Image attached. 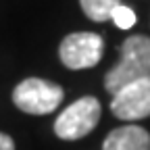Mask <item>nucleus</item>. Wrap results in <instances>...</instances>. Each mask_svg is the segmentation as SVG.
<instances>
[{
	"mask_svg": "<svg viewBox=\"0 0 150 150\" xmlns=\"http://www.w3.org/2000/svg\"><path fill=\"white\" fill-rule=\"evenodd\" d=\"M110 21L115 23L119 29H131L136 25V13L131 11L129 6H125V4H119L115 11H112V15H110Z\"/></svg>",
	"mask_w": 150,
	"mask_h": 150,
	"instance_id": "6e6552de",
	"label": "nucleus"
},
{
	"mask_svg": "<svg viewBox=\"0 0 150 150\" xmlns=\"http://www.w3.org/2000/svg\"><path fill=\"white\" fill-rule=\"evenodd\" d=\"M0 150H15V142L11 136L0 134Z\"/></svg>",
	"mask_w": 150,
	"mask_h": 150,
	"instance_id": "1a4fd4ad",
	"label": "nucleus"
},
{
	"mask_svg": "<svg viewBox=\"0 0 150 150\" xmlns=\"http://www.w3.org/2000/svg\"><path fill=\"white\" fill-rule=\"evenodd\" d=\"M65 92L61 86L40 77H27L13 90V102L27 115H48L63 102Z\"/></svg>",
	"mask_w": 150,
	"mask_h": 150,
	"instance_id": "7ed1b4c3",
	"label": "nucleus"
},
{
	"mask_svg": "<svg viewBox=\"0 0 150 150\" xmlns=\"http://www.w3.org/2000/svg\"><path fill=\"white\" fill-rule=\"evenodd\" d=\"M102 50H104L102 35L92 31H75V33H69L61 42L59 56L67 69L81 71V69L96 67L102 59Z\"/></svg>",
	"mask_w": 150,
	"mask_h": 150,
	"instance_id": "20e7f679",
	"label": "nucleus"
},
{
	"mask_svg": "<svg viewBox=\"0 0 150 150\" xmlns=\"http://www.w3.org/2000/svg\"><path fill=\"white\" fill-rule=\"evenodd\" d=\"M79 4L88 19L96 23H104L110 21V15L121 4V0H79Z\"/></svg>",
	"mask_w": 150,
	"mask_h": 150,
	"instance_id": "0eeeda50",
	"label": "nucleus"
},
{
	"mask_svg": "<svg viewBox=\"0 0 150 150\" xmlns=\"http://www.w3.org/2000/svg\"><path fill=\"white\" fill-rule=\"evenodd\" d=\"M102 150H150V134L140 125L117 127L104 138Z\"/></svg>",
	"mask_w": 150,
	"mask_h": 150,
	"instance_id": "423d86ee",
	"label": "nucleus"
},
{
	"mask_svg": "<svg viewBox=\"0 0 150 150\" xmlns=\"http://www.w3.org/2000/svg\"><path fill=\"white\" fill-rule=\"evenodd\" d=\"M102 115L100 100L94 96H83L69 104L54 121V134L61 140L73 142L86 138L90 131L98 125Z\"/></svg>",
	"mask_w": 150,
	"mask_h": 150,
	"instance_id": "f03ea898",
	"label": "nucleus"
},
{
	"mask_svg": "<svg viewBox=\"0 0 150 150\" xmlns=\"http://www.w3.org/2000/svg\"><path fill=\"white\" fill-rule=\"evenodd\" d=\"M121 59L104 75V90L117 94L121 88L138 79L150 77V38L148 35H129L119 46Z\"/></svg>",
	"mask_w": 150,
	"mask_h": 150,
	"instance_id": "f257e3e1",
	"label": "nucleus"
},
{
	"mask_svg": "<svg viewBox=\"0 0 150 150\" xmlns=\"http://www.w3.org/2000/svg\"><path fill=\"white\" fill-rule=\"evenodd\" d=\"M110 112L121 121H140L150 117V77L138 79L112 94Z\"/></svg>",
	"mask_w": 150,
	"mask_h": 150,
	"instance_id": "39448f33",
	"label": "nucleus"
}]
</instances>
